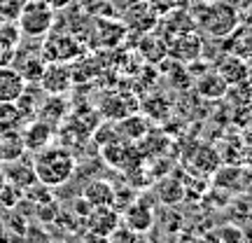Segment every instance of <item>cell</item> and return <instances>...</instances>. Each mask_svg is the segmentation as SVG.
<instances>
[{
  "label": "cell",
  "mask_w": 252,
  "mask_h": 243,
  "mask_svg": "<svg viewBox=\"0 0 252 243\" xmlns=\"http://www.w3.org/2000/svg\"><path fill=\"white\" fill-rule=\"evenodd\" d=\"M243 164L252 171V145H245V152H243Z\"/></svg>",
  "instance_id": "f546056e"
},
{
  "label": "cell",
  "mask_w": 252,
  "mask_h": 243,
  "mask_svg": "<svg viewBox=\"0 0 252 243\" xmlns=\"http://www.w3.org/2000/svg\"><path fill=\"white\" fill-rule=\"evenodd\" d=\"M243 243H252V229L250 232H243Z\"/></svg>",
  "instance_id": "4dcf8cb0"
},
{
  "label": "cell",
  "mask_w": 252,
  "mask_h": 243,
  "mask_svg": "<svg viewBox=\"0 0 252 243\" xmlns=\"http://www.w3.org/2000/svg\"><path fill=\"white\" fill-rule=\"evenodd\" d=\"M21 201H24V192L14 187V185L5 182V187L0 189V206L7 208V210H14L17 206H21Z\"/></svg>",
  "instance_id": "ffe728a7"
},
{
  "label": "cell",
  "mask_w": 252,
  "mask_h": 243,
  "mask_svg": "<svg viewBox=\"0 0 252 243\" xmlns=\"http://www.w3.org/2000/svg\"><path fill=\"white\" fill-rule=\"evenodd\" d=\"M108 243H138V234L124 222H119L108 234Z\"/></svg>",
  "instance_id": "7402d4cb"
},
{
  "label": "cell",
  "mask_w": 252,
  "mask_h": 243,
  "mask_svg": "<svg viewBox=\"0 0 252 243\" xmlns=\"http://www.w3.org/2000/svg\"><path fill=\"white\" fill-rule=\"evenodd\" d=\"M157 199L166 204V206H178L185 199V185L173 175H166L157 182Z\"/></svg>",
  "instance_id": "e0dca14e"
},
{
  "label": "cell",
  "mask_w": 252,
  "mask_h": 243,
  "mask_svg": "<svg viewBox=\"0 0 252 243\" xmlns=\"http://www.w3.org/2000/svg\"><path fill=\"white\" fill-rule=\"evenodd\" d=\"M52 138H54V126L42 122V119H33L26 126H21V140H24L26 152L35 154L40 150H45L47 145H52Z\"/></svg>",
  "instance_id": "8992f818"
},
{
  "label": "cell",
  "mask_w": 252,
  "mask_h": 243,
  "mask_svg": "<svg viewBox=\"0 0 252 243\" xmlns=\"http://www.w3.org/2000/svg\"><path fill=\"white\" fill-rule=\"evenodd\" d=\"M122 222L128 225L135 234H145L150 232L154 225V210L145 199H133L128 206L122 210Z\"/></svg>",
  "instance_id": "5b68a950"
},
{
  "label": "cell",
  "mask_w": 252,
  "mask_h": 243,
  "mask_svg": "<svg viewBox=\"0 0 252 243\" xmlns=\"http://www.w3.org/2000/svg\"><path fill=\"white\" fill-rule=\"evenodd\" d=\"M42 54H47L54 63L59 61H70L77 56V45H75V40L68 35H54L49 37L42 47Z\"/></svg>",
  "instance_id": "7c38bea8"
},
{
  "label": "cell",
  "mask_w": 252,
  "mask_h": 243,
  "mask_svg": "<svg viewBox=\"0 0 252 243\" xmlns=\"http://www.w3.org/2000/svg\"><path fill=\"white\" fill-rule=\"evenodd\" d=\"M75 213H77V215H82V220H84V217H87V215H89V213H91L89 201H87V199H84V197H80V199H77V201H75Z\"/></svg>",
  "instance_id": "4316f807"
},
{
  "label": "cell",
  "mask_w": 252,
  "mask_h": 243,
  "mask_svg": "<svg viewBox=\"0 0 252 243\" xmlns=\"http://www.w3.org/2000/svg\"><path fill=\"white\" fill-rule=\"evenodd\" d=\"M84 222H87V229L108 236L110 232H112V229L122 222V213H119L117 208H112V206L91 208V213L84 217Z\"/></svg>",
  "instance_id": "30bf717a"
},
{
  "label": "cell",
  "mask_w": 252,
  "mask_h": 243,
  "mask_svg": "<svg viewBox=\"0 0 252 243\" xmlns=\"http://www.w3.org/2000/svg\"><path fill=\"white\" fill-rule=\"evenodd\" d=\"M9 56H12V49L5 47V45H0V66H7Z\"/></svg>",
  "instance_id": "83f0119b"
},
{
  "label": "cell",
  "mask_w": 252,
  "mask_h": 243,
  "mask_svg": "<svg viewBox=\"0 0 252 243\" xmlns=\"http://www.w3.org/2000/svg\"><path fill=\"white\" fill-rule=\"evenodd\" d=\"M82 241H84V243H108V236H105V234H98V232H91V229H87V232L82 234Z\"/></svg>",
  "instance_id": "484cf974"
},
{
  "label": "cell",
  "mask_w": 252,
  "mask_h": 243,
  "mask_svg": "<svg viewBox=\"0 0 252 243\" xmlns=\"http://www.w3.org/2000/svg\"><path fill=\"white\" fill-rule=\"evenodd\" d=\"M37 112H40V117L42 122H47V124L52 126H59L65 119V115H68V103L61 99V96H47L40 105H37Z\"/></svg>",
  "instance_id": "9a60e30c"
},
{
  "label": "cell",
  "mask_w": 252,
  "mask_h": 243,
  "mask_svg": "<svg viewBox=\"0 0 252 243\" xmlns=\"http://www.w3.org/2000/svg\"><path fill=\"white\" fill-rule=\"evenodd\" d=\"M24 2L26 0H0V17L9 19V21L17 19L21 7H24Z\"/></svg>",
  "instance_id": "603a6c76"
},
{
  "label": "cell",
  "mask_w": 252,
  "mask_h": 243,
  "mask_svg": "<svg viewBox=\"0 0 252 243\" xmlns=\"http://www.w3.org/2000/svg\"><path fill=\"white\" fill-rule=\"evenodd\" d=\"M215 239L217 243H243V229L234 222H229V225H222L217 229Z\"/></svg>",
  "instance_id": "44dd1931"
},
{
  "label": "cell",
  "mask_w": 252,
  "mask_h": 243,
  "mask_svg": "<svg viewBox=\"0 0 252 243\" xmlns=\"http://www.w3.org/2000/svg\"><path fill=\"white\" fill-rule=\"evenodd\" d=\"M82 197L89 201L91 208H100V206H112L115 208V187H112L108 180L87 182V187L82 189Z\"/></svg>",
  "instance_id": "8fae6325"
},
{
  "label": "cell",
  "mask_w": 252,
  "mask_h": 243,
  "mask_svg": "<svg viewBox=\"0 0 252 243\" xmlns=\"http://www.w3.org/2000/svg\"><path fill=\"white\" fill-rule=\"evenodd\" d=\"M100 115L110 122H115V119H124L126 115H131L128 108H126V103L122 101V96H105L103 101V105H100Z\"/></svg>",
  "instance_id": "d6986e66"
},
{
  "label": "cell",
  "mask_w": 252,
  "mask_h": 243,
  "mask_svg": "<svg viewBox=\"0 0 252 243\" xmlns=\"http://www.w3.org/2000/svg\"><path fill=\"white\" fill-rule=\"evenodd\" d=\"M52 24H54V9L45 5L42 0H26L17 17V26L21 31V35L28 37L47 35Z\"/></svg>",
  "instance_id": "7a4b0ae2"
},
{
  "label": "cell",
  "mask_w": 252,
  "mask_h": 243,
  "mask_svg": "<svg viewBox=\"0 0 252 243\" xmlns=\"http://www.w3.org/2000/svg\"><path fill=\"white\" fill-rule=\"evenodd\" d=\"M5 187V175H2V169H0V189Z\"/></svg>",
  "instance_id": "1f68e13d"
},
{
  "label": "cell",
  "mask_w": 252,
  "mask_h": 243,
  "mask_svg": "<svg viewBox=\"0 0 252 243\" xmlns=\"http://www.w3.org/2000/svg\"><path fill=\"white\" fill-rule=\"evenodd\" d=\"M5 162V154H2V143H0V164Z\"/></svg>",
  "instance_id": "d6a6232c"
},
{
  "label": "cell",
  "mask_w": 252,
  "mask_h": 243,
  "mask_svg": "<svg viewBox=\"0 0 252 243\" xmlns=\"http://www.w3.org/2000/svg\"><path fill=\"white\" fill-rule=\"evenodd\" d=\"M28 89L24 75L12 66H0V103H17Z\"/></svg>",
  "instance_id": "ba28073f"
},
{
  "label": "cell",
  "mask_w": 252,
  "mask_h": 243,
  "mask_svg": "<svg viewBox=\"0 0 252 243\" xmlns=\"http://www.w3.org/2000/svg\"><path fill=\"white\" fill-rule=\"evenodd\" d=\"M201 49H203V40L194 31H187V33H180V35L173 37L171 47H168V54L175 61L187 63V61H196L201 56Z\"/></svg>",
  "instance_id": "9c48e42d"
},
{
  "label": "cell",
  "mask_w": 252,
  "mask_h": 243,
  "mask_svg": "<svg viewBox=\"0 0 252 243\" xmlns=\"http://www.w3.org/2000/svg\"><path fill=\"white\" fill-rule=\"evenodd\" d=\"M77 159L65 145H47L45 150L35 152L33 159V171H35L37 182L47 187H61L75 175Z\"/></svg>",
  "instance_id": "6da1fadb"
},
{
  "label": "cell",
  "mask_w": 252,
  "mask_h": 243,
  "mask_svg": "<svg viewBox=\"0 0 252 243\" xmlns=\"http://www.w3.org/2000/svg\"><path fill=\"white\" fill-rule=\"evenodd\" d=\"M2 169V175H5V182L19 187L21 192H26L31 185H35L37 178H35V171H33V162H28L24 157L19 159H7V162L0 164Z\"/></svg>",
  "instance_id": "277c9868"
},
{
  "label": "cell",
  "mask_w": 252,
  "mask_h": 243,
  "mask_svg": "<svg viewBox=\"0 0 252 243\" xmlns=\"http://www.w3.org/2000/svg\"><path fill=\"white\" fill-rule=\"evenodd\" d=\"M150 5L157 14H166V12H171L175 7V0H150Z\"/></svg>",
  "instance_id": "d4e9b609"
},
{
  "label": "cell",
  "mask_w": 252,
  "mask_h": 243,
  "mask_svg": "<svg viewBox=\"0 0 252 243\" xmlns=\"http://www.w3.org/2000/svg\"><path fill=\"white\" fill-rule=\"evenodd\" d=\"M42 2H45V5H49L52 9H61V7H65L70 0H42Z\"/></svg>",
  "instance_id": "f1b7e54d"
},
{
  "label": "cell",
  "mask_w": 252,
  "mask_h": 243,
  "mask_svg": "<svg viewBox=\"0 0 252 243\" xmlns=\"http://www.w3.org/2000/svg\"><path fill=\"white\" fill-rule=\"evenodd\" d=\"M191 164H194V171L203 173V175H210V173H215L217 169H220L222 157L217 152V147H213V145H198Z\"/></svg>",
  "instance_id": "2e32d148"
},
{
  "label": "cell",
  "mask_w": 252,
  "mask_h": 243,
  "mask_svg": "<svg viewBox=\"0 0 252 243\" xmlns=\"http://www.w3.org/2000/svg\"><path fill=\"white\" fill-rule=\"evenodd\" d=\"M196 91L203 99L215 101V99H222L229 91V84H226V80L217 70H208L196 80Z\"/></svg>",
  "instance_id": "4fadbf2b"
},
{
  "label": "cell",
  "mask_w": 252,
  "mask_h": 243,
  "mask_svg": "<svg viewBox=\"0 0 252 243\" xmlns=\"http://www.w3.org/2000/svg\"><path fill=\"white\" fill-rule=\"evenodd\" d=\"M196 21L198 26L203 28L206 33H210L213 37H224L229 33H234L236 24H238V14L226 2H210V5H203Z\"/></svg>",
  "instance_id": "3957f363"
},
{
  "label": "cell",
  "mask_w": 252,
  "mask_h": 243,
  "mask_svg": "<svg viewBox=\"0 0 252 243\" xmlns=\"http://www.w3.org/2000/svg\"><path fill=\"white\" fill-rule=\"evenodd\" d=\"M35 213L42 222H56V217H59V206H56V201H47V204L35 206Z\"/></svg>",
  "instance_id": "cb8c5ba5"
},
{
  "label": "cell",
  "mask_w": 252,
  "mask_h": 243,
  "mask_svg": "<svg viewBox=\"0 0 252 243\" xmlns=\"http://www.w3.org/2000/svg\"><path fill=\"white\" fill-rule=\"evenodd\" d=\"M40 87L52 94V96H63L65 91L72 87V72L70 68H65L61 63H49L42 70V77H40Z\"/></svg>",
  "instance_id": "52a82bcc"
},
{
  "label": "cell",
  "mask_w": 252,
  "mask_h": 243,
  "mask_svg": "<svg viewBox=\"0 0 252 243\" xmlns=\"http://www.w3.org/2000/svg\"><path fill=\"white\" fill-rule=\"evenodd\" d=\"M217 72L224 77L229 87H236V84H243L248 80L250 68H248V61H243L241 56H226L224 61L217 66Z\"/></svg>",
  "instance_id": "5bb4252c"
},
{
  "label": "cell",
  "mask_w": 252,
  "mask_h": 243,
  "mask_svg": "<svg viewBox=\"0 0 252 243\" xmlns=\"http://www.w3.org/2000/svg\"><path fill=\"white\" fill-rule=\"evenodd\" d=\"M12 243H52V236L40 222H28L26 229L21 232V236L9 239Z\"/></svg>",
  "instance_id": "ac0fdd59"
}]
</instances>
